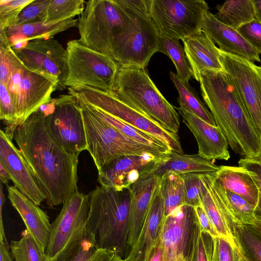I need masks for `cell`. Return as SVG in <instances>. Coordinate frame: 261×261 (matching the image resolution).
Returning <instances> with one entry per match:
<instances>
[{
	"label": "cell",
	"instance_id": "cell-1",
	"mask_svg": "<svg viewBox=\"0 0 261 261\" xmlns=\"http://www.w3.org/2000/svg\"><path fill=\"white\" fill-rule=\"evenodd\" d=\"M45 117L40 108L16 127L13 138L47 205L53 207L63 204L78 191L79 155L54 139Z\"/></svg>",
	"mask_w": 261,
	"mask_h": 261
},
{
	"label": "cell",
	"instance_id": "cell-2",
	"mask_svg": "<svg viewBox=\"0 0 261 261\" xmlns=\"http://www.w3.org/2000/svg\"><path fill=\"white\" fill-rule=\"evenodd\" d=\"M151 0H89L78 20L79 41L112 58L118 65Z\"/></svg>",
	"mask_w": 261,
	"mask_h": 261
},
{
	"label": "cell",
	"instance_id": "cell-3",
	"mask_svg": "<svg viewBox=\"0 0 261 261\" xmlns=\"http://www.w3.org/2000/svg\"><path fill=\"white\" fill-rule=\"evenodd\" d=\"M199 82L203 99L231 149L246 159L260 156L261 139L227 72L203 71Z\"/></svg>",
	"mask_w": 261,
	"mask_h": 261
},
{
	"label": "cell",
	"instance_id": "cell-4",
	"mask_svg": "<svg viewBox=\"0 0 261 261\" xmlns=\"http://www.w3.org/2000/svg\"><path fill=\"white\" fill-rule=\"evenodd\" d=\"M90 211L86 228L93 236L98 248L116 252L126 258L132 193L104 186L89 194Z\"/></svg>",
	"mask_w": 261,
	"mask_h": 261
},
{
	"label": "cell",
	"instance_id": "cell-5",
	"mask_svg": "<svg viewBox=\"0 0 261 261\" xmlns=\"http://www.w3.org/2000/svg\"><path fill=\"white\" fill-rule=\"evenodd\" d=\"M111 93L166 130L178 133L179 114L160 92L145 68L119 67Z\"/></svg>",
	"mask_w": 261,
	"mask_h": 261
},
{
	"label": "cell",
	"instance_id": "cell-6",
	"mask_svg": "<svg viewBox=\"0 0 261 261\" xmlns=\"http://www.w3.org/2000/svg\"><path fill=\"white\" fill-rule=\"evenodd\" d=\"M73 96L82 109L87 150L92 156L98 171L112 161L123 155L150 153L158 158H162L167 155L123 135L92 114L77 97Z\"/></svg>",
	"mask_w": 261,
	"mask_h": 261
},
{
	"label": "cell",
	"instance_id": "cell-7",
	"mask_svg": "<svg viewBox=\"0 0 261 261\" xmlns=\"http://www.w3.org/2000/svg\"><path fill=\"white\" fill-rule=\"evenodd\" d=\"M66 49V87L88 86L105 92L112 91L119 67L112 58L89 48L79 40L68 41Z\"/></svg>",
	"mask_w": 261,
	"mask_h": 261
},
{
	"label": "cell",
	"instance_id": "cell-8",
	"mask_svg": "<svg viewBox=\"0 0 261 261\" xmlns=\"http://www.w3.org/2000/svg\"><path fill=\"white\" fill-rule=\"evenodd\" d=\"M16 111L15 129L41 106L49 103L57 84L27 68L13 51L11 75L6 86Z\"/></svg>",
	"mask_w": 261,
	"mask_h": 261
},
{
	"label": "cell",
	"instance_id": "cell-9",
	"mask_svg": "<svg viewBox=\"0 0 261 261\" xmlns=\"http://www.w3.org/2000/svg\"><path fill=\"white\" fill-rule=\"evenodd\" d=\"M208 11L203 0H151L150 5V16L159 35L182 41L202 31Z\"/></svg>",
	"mask_w": 261,
	"mask_h": 261
},
{
	"label": "cell",
	"instance_id": "cell-10",
	"mask_svg": "<svg viewBox=\"0 0 261 261\" xmlns=\"http://www.w3.org/2000/svg\"><path fill=\"white\" fill-rule=\"evenodd\" d=\"M40 109L45 114L47 130L60 145L77 155L87 150L82 109L74 96L59 95Z\"/></svg>",
	"mask_w": 261,
	"mask_h": 261
},
{
	"label": "cell",
	"instance_id": "cell-11",
	"mask_svg": "<svg viewBox=\"0 0 261 261\" xmlns=\"http://www.w3.org/2000/svg\"><path fill=\"white\" fill-rule=\"evenodd\" d=\"M88 103L107 113L158 138L171 151L183 153L177 134L164 129L151 119L124 103L110 92L88 86L68 88Z\"/></svg>",
	"mask_w": 261,
	"mask_h": 261
},
{
	"label": "cell",
	"instance_id": "cell-12",
	"mask_svg": "<svg viewBox=\"0 0 261 261\" xmlns=\"http://www.w3.org/2000/svg\"><path fill=\"white\" fill-rule=\"evenodd\" d=\"M12 48L27 68L55 82L58 90L66 87L67 50L57 40L54 38L35 39Z\"/></svg>",
	"mask_w": 261,
	"mask_h": 261
},
{
	"label": "cell",
	"instance_id": "cell-13",
	"mask_svg": "<svg viewBox=\"0 0 261 261\" xmlns=\"http://www.w3.org/2000/svg\"><path fill=\"white\" fill-rule=\"evenodd\" d=\"M219 51L223 68L261 139V72L252 62Z\"/></svg>",
	"mask_w": 261,
	"mask_h": 261
},
{
	"label": "cell",
	"instance_id": "cell-14",
	"mask_svg": "<svg viewBox=\"0 0 261 261\" xmlns=\"http://www.w3.org/2000/svg\"><path fill=\"white\" fill-rule=\"evenodd\" d=\"M62 205L60 212L51 223L50 239L45 251L47 258H54L86 228L90 211L88 194L78 191Z\"/></svg>",
	"mask_w": 261,
	"mask_h": 261
},
{
	"label": "cell",
	"instance_id": "cell-15",
	"mask_svg": "<svg viewBox=\"0 0 261 261\" xmlns=\"http://www.w3.org/2000/svg\"><path fill=\"white\" fill-rule=\"evenodd\" d=\"M197 220L195 208L186 204L164 216L159 237L163 261H187Z\"/></svg>",
	"mask_w": 261,
	"mask_h": 261
},
{
	"label": "cell",
	"instance_id": "cell-16",
	"mask_svg": "<svg viewBox=\"0 0 261 261\" xmlns=\"http://www.w3.org/2000/svg\"><path fill=\"white\" fill-rule=\"evenodd\" d=\"M216 172L199 174L202 206L219 236L237 246L234 233L238 224L227 200L225 189L216 179Z\"/></svg>",
	"mask_w": 261,
	"mask_h": 261
},
{
	"label": "cell",
	"instance_id": "cell-17",
	"mask_svg": "<svg viewBox=\"0 0 261 261\" xmlns=\"http://www.w3.org/2000/svg\"><path fill=\"white\" fill-rule=\"evenodd\" d=\"M160 158L150 153L118 157L98 171V181L100 186L117 190L128 188L151 174Z\"/></svg>",
	"mask_w": 261,
	"mask_h": 261
},
{
	"label": "cell",
	"instance_id": "cell-18",
	"mask_svg": "<svg viewBox=\"0 0 261 261\" xmlns=\"http://www.w3.org/2000/svg\"><path fill=\"white\" fill-rule=\"evenodd\" d=\"M12 139V136L1 130L0 164L8 171L14 187L39 206L45 200V197Z\"/></svg>",
	"mask_w": 261,
	"mask_h": 261
},
{
	"label": "cell",
	"instance_id": "cell-19",
	"mask_svg": "<svg viewBox=\"0 0 261 261\" xmlns=\"http://www.w3.org/2000/svg\"><path fill=\"white\" fill-rule=\"evenodd\" d=\"M157 177L150 205L138 238L125 258L128 261H148L160 236L164 218V203L160 177Z\"/></svg>",
	"mask_w": 261,
	"mask_h": 261
},
{
	"label": "cell",
	"instance_id": "cell-20",
	"mask_svg": "<svg viewBox=\"0 0 261 261\" xmlns=\"http://www.w3.org/2000/svg\"><path fill=\"white\" fill-rule=\"evenodd\" d=\"M177 110L183 122L195 137L200 156L210 160L229 159L228 143L217 126L210 125L180 107Z\"/></svg>",
	"mask_w": 261,
	"mask_h": 261
},
{
	"label": "cell",
	"instance_id": "cell-21",
	"mask_svg": "<svg viewBox=\"0 0 261 261\" xmlns=\"http://www.w3.org/2000/svg\"><path fill=\"white\" fill-rule=\"evenodd\" d=\"M202 31L220 50L251 62H260L259 54L236 30L218 21L209 11L204 14Z\"/></svg>",
	"mask_w": 261,
	"mask_h": 261
},
{
	"label": "cell",
	"instance_id": "cell-22",
	"mask_svg": "<svg viewBox=\"0 0 261 261\" xmlns=\"http://www.w3.org/2000/svg\"><path fill=\"white\" fill-rule=\"evenodd\" d=\"M7 189L10 202L21 217L26 229L45 252L51 229L48 215L14 186H9Z\"/></svg>",
	"mask_w": 261,
	"mask_h": 261
},
{
	"label": "cell",
	"instance_id": "cell-23",
	"mask_svg": "<svg viewBox=\"0 0 261 261\" xmlns=\"http://www.w3.org/2000/svg\"><path fill=\"white\" fill-rule=\"evenodd\" d=\"M184 51L193 77L199 82L201 72L225 71L220 60L219 48L202 31L182 40Z\"/></svg>",
	"mask_w": 261,
	"mask_h": 261
},
{
	"label": "cell",
	"instance_id": "cell-24",
	"mask_svg": "<svg viewBox=\"0 0 261 261\" xmlns=\"http://www.w3.org/2000/svg\"><path fill=\"white\" fill-rule=\"evenodd\" d=\"M156 180V176L150 174L139 179L129 187L132 197L127 244L130 250L136 243L143 225Z\"/></svg>",
	"mask_w": 261,
	"mask_h": 261
},
{
	"label": "cell",
	"instance_id": "cell-25",
	"mask_svg": "<svg viewBox=\"0 0 261 261\" xmlns=\"http://www.w3.org/2000/svg\"><path fill=\"white\" fill-rule=\"evenodd\" d=\"M219 169L215 160L205 159L198 153L186 154L171 151L158 160L151 174L159 177L170 171L179 175L201 174L214 173Z\"/></svg>",
	"mask_w": 261,
	"mask_h": 261
},
{
	"label": "cell",
	"instance_id": "cell-26",
	"mask_svg": "<svg viewBox=\"0 0 261 261\" xmlns=\"http://www.w3.org/2000/svg\"><path fill=\"white\" fill-rule=\"evenodd\" d=\"M74 18L60 21H43L14 26L7 29L11 47H17L30 40L53 38L55 35L77 26Z\"/></svg>",
	"mask_w": 261,
	"mask_h": 261
},
{
	"label": "cell",
	"instance_id": "cell-27",
	"mask_svg": "<svg viewBox=\"0 0 261 261\" xmlns=\"http://www.w3.org/2000/svg\"><path fill=\"white\" fill-rule=\"evenodd\" d=\"M217 180L226 190L237 194L256 206L258 199L257 188L249 172L244 168L219 166Z\"/></svg>",
	"mask_w": 261,
	"mask_h": 261
},
{
	"label": "cell",
	"instance_id": "cell-28",
	"mask_svg": "<svg viewBox=\"0 0 261 261\" xmlns=\"http://www.w3.org/2000/svg\"><path fill=\"white\" fill-rule=\"evenodd\" d=\"M68 93L77 97L92 114L113 126L127 137L139 143L154 148L165 154H168L172 151L158 138L92 106L84 100L78 94L70 90H68Z\"/></svg>",
	"mask_w": 261,
	"mask_h": 261
},
{
	"label": "cell",
	"instance_id": "cell-29",
	"mask_svg": "<svg viewBox=\"0 0 261 261\" xmlns=\"http://www.w3.org/2000/svg\"><path fill=\"white\" fill-rule=\"evenodd\" d=\"M217 9L216 19L236 30L255 19L252 0H228Z\"/></svg>",
	"mask_w": 261,
	"mask_h": 261
},
{
	"label": "cell",
	"instance_id": "cell-30",
	"mask_svg": "<svg viewBox=\"0 0 261 261\" xmlns=\"http://www.w3.org/2000/svg\"><path fill=\"white\" fill-rule=\"evenodd\" d=\"M169 75L179 94L177 101L179 107L193 114L210 125L217 126L212 113L200 100L189 83L184 82L172 71L170 72Z\"/></svg>",
	"mask_w": 261,
	"mask_h": 261
},
{
	"label": "cell",
	"instance_id": "cell-31",
	"mask_svg": "<svg viewBox=\"0 0 261 261\" xmlns=\"http://www.w3.org/2000/svg\"><path fill=\"white\" fill-rule=\"evenodd\" d=\"M98 248L93 236L87 228L74 237L53 258L45 261H87Z\"/></svg>",
	"mask_w": 261,
	"mask_h": 261
},
{
	"label": "cell",
	"instance_id": "cell-32",
	"mask_svg": "<svg viewBox=\"0 0 261 261\" xmlns=\"http://www.w3.org/2000/svg\"><path fill=\"white\" fill-rule=\"evenodd\" d=\"M160 184L166 217L185 204L184 180L181 175L170 171L160 177Z\"/></svg>",
	"mask_w": 261,
	"mask_h": 261
},
{
	"label": "cell",
	"instance_id": "cell-33",
	"mask_svg": "<svg viewBox=\"0 0 261 261\" xmlns=\"http://www.w3.org/2000/svg\"><path fill=\"white\" fill-rule=\"evenodd\" d=\"M234 238L245 261H261V234L250 225H237Z\"/></svg>",
	"mask_w": 261,
	"mask_h": 261
},
{
	"label": "cell",
	"instance_id": "cell-34",
	"mask_svg": "<svg viewBox=\"0 0 261 261\" xmlns=\"http://www.w3.org/2000/svg\"><path fill=\"white\" fill-rule=\"evenodd\" d=\"M158 52L168 56L176 68L177 76L184 82L189 83L193 73L179 40L159 35Z\"/></svg>",
	"mask_w": 261,
	"mask_h": 261
},
{
	"label": "cell",
	"instance_id": "cell-35",
	"mask_svg": "<svg viewBox=\"0 0 261 261\" xmlns=\"http://www.w3.org/2000/svg\"><path fill=\"white\" fill-rule=\"evenodd\" d=\"M10 249L14 261H45V252L40 247L27 229L21 238L12 241Z\"/></svg>",
	"mask_w": 261,
	"mask_h": 261
},
{
	"label": "cell",
	"instance_id": "cell-36",
	"mask_svg": "<svg viewBox=\"0 0 261 261\" xmlns=\"http://www.w3.org/2000/svg\"><path fill=\"white\" fill-rule=\"evenodd\" d=\"M213 250L214 237L201 230L197 218L187 261H212Z\"/></svg>",
	"mask_w": 261,
	"mask_h": 261
},
{
	"label": "cell",
	"instance_id": "cell-37",
	"mask_svg": "<svg viewBox=\"0 0 261 261\" xmlns=\"http://www.w3.org/2000/svg\"><path fill=\"white\" fill-rule=\"evenodd\" d=\"M85 3L83 0H51L46 21L56 22L73 18L82 13Z\"/></svg>",
	"mask_w": 261,
	"mask_h": 261
},
{
	"label": "cell",
	"instance_id": "cell-38",
	"mask_svg": "<svg viewBox=\"0 0 261 261\" xmlns=\"http://www.w3.org/2000/svg\"><path fill=\"white\" fill-rule=\"evenodd\" d=\"M225 193L238 224L250 225L255 218V206L240 195L230 191L225 190Z\"/></svg>",
	"mask_w": 261,
	"mask_h": 261
},
{
	"label": "cell",
	"instance_id": "cell-39",
	"mask_svg": "<svg viewBox=\"0 0 261 261\" xmlns=\"http://www.w3.org/2000/svg\"><path fill=\"white\" fill-rule=\"evenodd\" d=\"M33 0H1L0 30L14 26L22 10Z\"/></svg>",
	"mask_w": 261,
	"mask_h": 261
},
{
	"label": "cell",
	"instance_id": "cell-40",
	"mask_svg": "<svg viewBox=\"0 0 261 261\" xmlns=\"http://www.w3.org/2000/svg\"><path fill=\"white\" fill-rule=\"evenodd\" d=\"M50 2L51 0H33L20 12L14 26L46 21Z\"/></svg>",
	"mask_w": 261,
	"mask_h": 261
},
{
	"label": "cell",
	"instance_id": "cell-41",
	"mask_svg": "<svg viewBox=\"0 0 261 261\" xmlns=\"http://www.w3.org/2000/svg\"><path fill=\"white\" fill-rule=\"evenodd\" d=\"M0 118L7 125L4 130L13 136L17 120L14 102L5 85L0 83Z\"/></svg>",
	"mask_w": 261,
	"mask_h": 261
},
{
	"label": "cell",
	"instance_id": "cell-42",
	"mask_svg": "<svg viewBox=\"0 0 261 261\" xmlns=\"http://www.w3.org/2000/svg\"><path fill=\"white\" fill-rule=\"evenodd\" d=\"M181 175L184 180L185 204L194 207L202 205L199 174L188 173Z\"/></svg>",
	"mask_w": 261,
	"mask_h": 261
},
{
	"label": "cell",
	"instance_id": "cell-43",
	"mask_svg": "<svg viewBox=\"0 0 261 261\" xmlns=\"http://www.w3.org/2000/svg\"><path fill=\"white\" fill-rule=\"evenodd\" d=\"M241 254L238 246H233L226 239L214 238V250L212 261H239Z\"/></svg>",
	"mask_w": 261,
	"mask_h": 261
},
{
	"label": "cell",
	"instance_id": "cell-44",
	"mask_svg": "<svg viewBox=\"0 0 261 261\" xmlns=\"http://www.w3.org/2000/svg\"><path fill=\"white\" fill-rule=\"evenodd\" d=\"M13 49L8 38L0 39V83L7 85L11 73Z\"/></svg>",
	"mask_w": 261,
	"mask_h": 261
},
{
	"label": "cell",
	"instance_id": "cell-45",
	"mask_svg": "<svg viewBox=\"0 0 261 261\" xmlns=\"http://www.w3.org/2000/svg\"><path fill=\"white\" fill-rule=\"evenodd\" d=\"M239 166L246 169L254 181L258 191V199L255 206V217L261 219V164L254 159L242 158L238 161Z\"/></svg>",
	"mask_w": 261,
	"mask_h": 261
},
{
	"label": "cell",
	"instance_id": "cell-46",
	"mask_svg": "<svg viewBox=\"0 0 261 261\" xmlns=\"http://www.w3.org/2000/svg\"><path fill=\"white\" fill-rule=\"evenodd\" d=\"M237 31L244 39L261 54V23L255 19L244 24Z\"/></svg>",
	"mask_w": 261,
	"mask_h": 261
},
{
	"label": "cell",
	"instance_id": "cell-47",
	"mask_svg": "<svg viewBox=\"0 0 261 261\" xmlns=\"http://www.w3.org/2000/svg\"><path fill=\"white\" fill-rule=\"evenodd\" d=\"M194 208L201 230L208 233L214 238L219 236L207 217L202 206H197Z\"/></svg>",
	"mask_w": 261,
	"mask_h": 261
},
{
	"label": "cell",
	"instance_id": "cell-48",
	"mask_svg": "<svg viewBox=\"0 0 261 261\" xmlns=\"http://www.w3.org/2000/svg\"><path fill=\"white\" fill-rule=\"evenodd\" d=\"M116 252L102 248H97L87 261H123Z\"/></svg>",
	"mask_w": 261,
	"mask_h": 261
},
{
	"label": "cell",
	"instance_id": "cell-49",
	"mask_svg": "<svg viewBox=\"0 0 261 261\" xmlns=\"http://www.w3.org/2000/svg\"><path fill=\"white\" fill-rule=\"evenodd\" d=\"M5 202V196L3 192V187L1 182L0 186V241L7 242L3 222L2 212Z\"/></svg>",
	"mask_w": 261,
	"mask_h": 261
},
{
	"label": "cell",
	"instance_id": "cell-50",
	"mask_svg": "<svg viewBox=\"0 0 261 261\" xmlns=\"http://www.w3.org/2000/svg\"><path fill=\"white\" fill-rule=\"evenodd\" d=\"M8 242L0 241V261H14Z\"/></svg>",
	"mask_w": 261,
	"mask_h": 261
},
{
	"label": "cell",
	"instance_id": "cell-51",
	"mask_svg": "<svg viewBox=\"0 0 261 261\" xmlns=\"http://www.w3.org/2000/svg\"><path fill=\"white\" fill-rule=\"evenodd\" d=\"M148 261H163V249L160 238L153 249Z\"/></svg>",
	"mask_w": 261,
	"mask_h": 261
},
{
	"label": "cell",
	"instance_id": "cell-52",
	"mask_svg": "<svg viewBox=\"0 0 261 261\" xmlns=\"http://www.w3.org/2000/svg\"><path fill=\"white\" fill-rule=\"evenodd\" d=\"M11 180L10 176L6 168L0 164V180L3 184L7 185Z\"/></svg>",
	"mask_w": 261,
	"mask_h": 261
},
{
	"label": "cell",
	"instance_id": "cell-53",
	"mask_svg": "<svg viewBox=\"0 0 261 261\" xmlns=\"http://www.w3.org/2000/svg\"><path fill=\"white\" fill-rule=\"evenodd\" d=\"M255 10V19L261 23V0H252Z\"/></svg>",
	"mask_w": 261,
	"mask_h": 261
},
{
	"label": "cell",
	"instance_id": "cell-54",
	"mask_svg": "<svg viewBox=\"0 0 261 261\" xmlns=\"http://www.w3.org/2000/svg\"><path fill=\"white\" fill-rule=\"evenodd\" d=\"M250 225L259 234H261V219L256 218L252 221Z\"/></svg>",
	"mask_w": 261,
	"mask_h": 261
},
{
	"label": "cell",
	"instance_id": "cell-55",
	"mask_svg": "<svg viewBox=\"0 0 261 261\" xmlns=\"http://www.w3.org/2000/svg\"><path fill=\"white\" fill-rule=\"evenodd\" d=\"M254 160H255L256 161H257V162L259 163L260 164H261V156L257 158H255V159H253Z\"/></svg>",
	"mask_w": 261,
	"mask_h": 261
},
{
	"label": "cell",
	"instance_id": "cell-56",
	"mask_svg": "<svg viewBox=\"0 0 261 261\" xmlns=\"http://www.w3.org/2000/svg\"><path fill=\"white\" fill-rule=\"evenodd\" d=\"M239 261H245V260H244V259L242 258V257L241 255V257H240V259H239Z\"/></svg>",
	"mask_w": 261,
	"mask_h": 261
},
{
	"label": "cell",
	"instance_id": "cell-57",
	"mask_svg": "<svg viewBox=\"0 0 261 261\" xmlns=\"http://www.w3.org/2000/svg\"><path fill=\"white\" fill-rule=\"evenodd\" d=\"M258 67V69L260 70V71L261 72V67L260 66H257Z\"/></svg>",
	"mask_w": 261,
	"mask_h": 261
},
{
	"label": "cell",
	"instance_id": "cell-58",
	"mask_svg": "<svg viewBox=\"0 0 261 261\" xmlns=\"http://www.w3.org/2000/svg\"><path fill=\"white\" fill-rule=\"evenodd\" d=\"M123 261H128V260L125 258L123 259Z\"/></svg>",
	"mask_w": 261,
	"mask_h": 261
}]
</instances>
